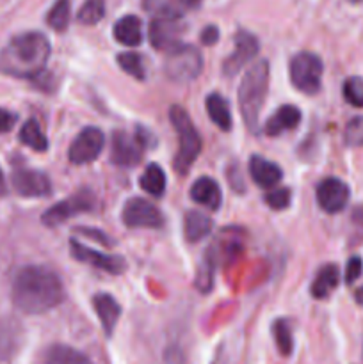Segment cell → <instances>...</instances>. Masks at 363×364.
Returning <instances> with one entry per match:
<instances>
[{
	"label": "cell",
	"instance_id": "cell-1",
	"mask_svg": "<svg viewBox=\"0 0 363 364\" xmlns=\"http://www.w3.org/2000/svg\"><path fill=\"white\" fill-rule=\"evenodd\" d=\"M11 297L14 308L25 315H43L63 304L66 291L60 277L52 269L28 265L14 276Z\"/></svg>",
	"mask_w": 363,
	"mask_h": 364
},
{
	"label": "cell",
	"instance_id": "cell-2",
	"mask_svg": "<svg viewBox=\"0 0 363 364\" xmlns=\"http://www.w3.org/2000/svg\"><path fill=\"white\" fill-rule=\"evenodd\" d=\"M52 53L48 38L41 32H23L0 50V73L16 78H34L43 73Z\"/></svg>",
	"mask_w": 363,
	"mask_h": 364
},
{
	"label": "cell",
	"instance_id": "cell-3",
	"mask_svg": "<svg viewBox=\"0 0 363 364\" xmlns=\"http://www.w3.org/2000/svg\"><path fill=\"white\" fill-rule=\"evenodd\" d=\"M270 70L265 59H260L249 68L242 77L238 85V109L249 132L256 134L260 124V112H262L265 95L269 91Z\"/></svg>",
	"mask_w": 363,
	"mask_h": 364
},
{
	"label": "cell",
	"instance_id": "cell-4",
	"mask_svg": "<svg viewBox=\"0 0 363 364\" xmlns=\"http://www.w3.org/2000/svg\"><path fill=\"white\" fill-rule=\"evenodd\" d=\"M169 119L178 135V149L173 166L178 174H185L191 169L194 160L199 156V151H201V137H199V132L196 130L187 110L182 109L180 105L171 107Z\"/></svg>",
	"mask_w": 363,
	"mask_h": 364
},
{
	"label": "cell",
	"instance_id": "cell-5",
	"mask_svg": "<svg viewBox=\"0 0 363 364\" xmlns=\"http://www.w3.org/2000/svg\"><path fill=\"white\" fill-rule=\"evenodd\" d=\"M324 64L319 55L312 52L295 53L288 64L290 82L298 91L305 95H317L322 85Z\"/></svg>",
	"mask_w": 363,
	"mask_h": 364
},
{
	"label": "cell",
	"instance_id": "cell-6",
	"mask_svg": "<svg viewBox=\"0 0 363 364\" xmlns=\"http://www.w3.org/2000/svg\"><path fill=\"white\" fill-rule=\"evenodd\" d=\"M203 70V57L196 46L192 45H178L167 52L164 60V73L167 78L180 84H187L199 77Z\"/></svg>",
	"mask_w": 363,
	"mask_h": 364
},
{
	"label": "cell",
	"instance_id": "cell-7",
	"mask_svg": "<svg viewBox=\"0 0 363 364\" xmlns=\"http://www.w3.org/2000/svg\"><path fill=\"white\" fill-rule=\"evenodd\" d=\"M96 208V196L88 188L75 192L70 198L63 199V201L56 203L50 206L45 213H43L41 220L46 228L60 226L66 220L73 219V217L82 215V213H89Z\"/></svg>",
	"mask_w": 363,
	"mask_h": 364
},
{
	"label": "cell",
	"instance_id": "cell-8",
	"mask_svg": "<svg viewBox=\"0 0 363 364\" xmlns=\"http://www.w3.org/2000/svg\"><path fill=\"white\" fill-rule=\"evenodd\" d=\"M125 226L160 230L164 226V215L153 203L144 198H130L123 206L121 213Z\"/></svg>",
	"mask_w": 363,
	"mask_h": 364
},
{
	"label": "cell",
	"instance_id": "cell-9",
	"mask_svg": "<svg viewBox=\"0 0 363 364\" xmlns=\"http://www.w3.org/2000/svg\"><path fill=\"white\" fill-rule=\"evenodd\" d=\"M103 146H105L103 132L96 127H88L73 139L70 149H68V159L75 166L91 164L103 151Z\"/></svg>",
	"mask_w": 363,
	"mask_h": 364
},
{
	"label": "cell",
	"instance_id": "cell-10",
	"mask_svg": "<svg viewBox=\"0 0 363 364\" xmlns=\"http://www.w3.org/2000/svg\"><path fill=\"white\" fill-rule=\"evenodd\" d=\"M11 185L21 198H46L52 194V181L45 173L28 167H18L11 174Z\"/></svg>",
	"mask_w": 363,
	"mask_h": 364
},
{
	"label": "cell",
	"instance_id": "cell-11",
	"mask_svg": "<svg viewBox=\"0 0 363 364\" xmlns=\"http://www.w3.org/2000/svg\"><path fill=\"white\" fill-rule=\"evenodd\" d=\"M70 249L75 259L85 263V265L95 267V269L103 270V272L107 274H112V276H120V274H123L125 269H127V263H125V259L121 258V256L103 255V252L88 247L85 244L78 242L77 238H73V240L70 242Z\"/></svg>",
	"mask_w": 363,
	"mask_h": 364
},
{
	"label": "cell",
	"instance_id": "cell-12",
	"mask_svg": "<svg viewBox=\"0 0 363 364\" xmlns=\"http://www.w3.org/2000/svg\"><path fill=\"white\" fill-rule=\"evenodd\" d=\"M233 52L228 55V59L223 63V73L226 77H235L246 64L251 63L258 55V39L248 31H238L233 38Z\"/></svg>",
	"mask_w": 363,
	"mask_h": 364
},
{
	"label": "cell",
	"instance_id": "cell-13",
	"mask_svg": "<svg viewBox=\"0 0 363 364\" xmlns=\"http://www.w3.org/2000/svg\"><path fill=\"white\" fill-rule=\"evenodd\" d=\"M315 196L320 208L330 213V215H335V213H340L347 206L351 191H349L345 181H342L340 178L331 176L319 181Z\"/></svg>",
	"mask_w": 363,
	"mask_h": 364
},
{
	"label": "cell",
	"instance_id": "cell-14",
	"mask_svg": "<svg viewBox=\"0 0 363 364\" xmlns=\"http://www.w3.org/2000/svg\"><path fill=\"white\" fill-rule=\"evenodd\" d=\"M142 148L135 135L127 132H114L112 148H110V162L120 167H135L142 159Z\"/></svg>",
	"mask_w": 363,
	"mask_h": 364
},
{
	"label": "cell",
	"instance_id": "cell-15",
	"mask_svg": "<svg viewBox=\"0 0 363 364\" xmlns=\"http://www.w3.org/2000/svg\"><path fill=\"white\" fill-rule=\"evenodd\" d=\"M182 27L178 23V18L171 16H157L149 23V43L153 48L157 50H173L174 46L180 45L178 38H180Z\"/></svg>",
	"mask_w": 363,
	"mask_h": 364
},
{
	"label": "cell",
	"instance_id": "cell-16",
	"mask_svg": "<svg viewBox=\"0 0 363 364\" xmlns=\"http://www.w3.org/2000/svg\"><path fill=\"white\" fill-rule=\"evenodd\" d=\"M191 199L198 205L205 206V208L217 212L223 203V192H221L219 183L209 176H201L192 183L191 187Z\"/></svg>",
	"mask_w": 363,
	"mask_h": 364
},
{
	"label": "cell",
	"instance_id": "cell-17",
	"mask_svg": "<svg viewBox=\"0 0 363 364\" xmlns=\"http://www.w3.org/2000/svg\"><path fill=\"white\" fill-rule=\"evenodd\" d=\"M93 306H95V313L100 318V323H102L103 333H105L107 338H110L121 316V306L117 304V301L110 294H96L93 297Z\"/></svg>",
	"mask_w": 363,
	"mask_h": 364
},
{
	"label": "cell",
	"instance_id": "cell-18",
	"mask_svg": "<svg viewBox=\"0 0 363 364\" xmlns=\"http://www.w3.org/2000/svg\"><path fill=\"white\" fill-rule=\"evenodd\" d=\"M301 123V110L295 105H281L280 109H276V112L267 119L263 132H265L269 137H278V135L285 134V132H290L294 128L299 127Z\"/></svg>",
	"mask_w": 363,
	"mask_h": 364
},
{
	"label": "cell",
	"instance_id": "cell-19",
	"mask_svg": "<svg viewBox=\"0 0 363 364\" xmlns=\"http://www.w3.org/2000/svg\"><path fill=\"white\" fill-rule=\"evenodd\" d=\"M249 174H251L253 181L262 188L274 187L283 178V171L278 164L270 162L260 155H253L249 159Z\"/></svg>",
	"mask_w": 363,
	"mask_h": 364
},
{
	"label": "cell",
	"instance_id": "cell-20",
	"mask_svg": "<svg viewBox=\"0 0 363 364\" xmlns=\"http://www.w3.org/2000/svg\"><path fill=\"white\" fill-rule=\"evenodd\" d=\"M114 38L125 46H139L142 43V21L135 14H127L114 23Z\"/></svg>",
	"mask_w": 363,
	"mask_h": 364
},
{
	"label": "cell",
	"instance_id": "cell-21",
	"mask_svg": "<svg viewBox=\"0 0 363 364\" xmlns=\"http://www.w3.org/2000/svg\"><path fill=\"white\" fill-rule=\"evenodd\" d=\"M212 226V219L203 212H198V210H187L184 217V235L191 244L201 242L203 238L209 237Z\"/></svg>",
	"mask_w": 363,
	"mask_h": 364
},
{
	"label": "cell",
	"instance_id": "cell-22",
	"mask_svg": "<svg viewBox=\"0 0 363 364\" xmlns=\"http://www.w3.org/2000/svg\"><path fill=\"white\" fill-rule=\"evenodd\" d=\"M43 363L45 364H93L91 359L85 354H82L77 348L70 347V345L56 343L50 345L43 355Z\"/></svg>",
	"mask_w": 363,
	"mask_h": 364
},
{
	"label": "cell",
	"instance_id": "cell-23",
	"mask_svg": "<svg viewBox=\"0 0 363 364\" xmlns=\"http://www.w3.org/2000/svg\"><path fill=\"white\" fill-rule=\"evenodd\" d=\"M338 281H340V272H338V267L333 263H327V265L320 267V270L317 272L315 279L312 283V295L319 301L327 299L331 295V291L338 287Z\"/></svg>",
	"mask_w": 363,
	"mask_h": 364
},
{
	"label": "cell",
	"instance_id": "cell-24",
	"mask_svg": "<svg viewBox=\"0 0 363 364\" xmlns=\"http://www.w3.org/2000/svg\"><path fill=\"white\" fill-rule=\"evenodd\" d=\"M206 114H209L210 119L221 128V130L228 132L231 128V110L230 103L224 96H221L219 92H212V95L206 96L205 100Z\"/></svg>",
	"mask_w": 363,
	"mask_h": 364
},
{
	"label": "cell",
	"instance_id": "cell-25",
	"mask_svg": "<svg viewBox=\"0 0 363 364\" xmlns=\"http://www.w3.org/2000/svg\"><path fill=\"white\" fill-rule=\"evenodd\" d=\"M139 185H141L146 194L153 196V198H162L167 185L166 173H164L159 164H149L144 173L141 174V178H139Z\"/></svg>",
	"mask_w": 363,
	"mask_h": 364
},
{
	"label": "cell",
	"instance_id": "cell-26",
	"mask_svg": "<svg viewBox=\"0 0 363 364\" xmlns=\"http://www.w3.org/2000/svg\"><path fill=\"white\" fill-rule=\"evenodd\" d=\"M21 144H25L27 148L34 149V151H46L48 149V139H46L45 132H43L41 124L38 119H28L25 121L23 127L20 128V134H18Z\"/></svg>",
	"mask_w": 363,
	"mask_h": 364
},
{
	"label": "cell",
	"instance_id": "cell-27",
	"mask_svg": "<svg viewBox=\"0 0 363 364\" xmlns=\"http://www.w3.org/2000/svg\"><path fill=\"white\" fill-rule=\"evenodd\" d=\"M214 272H216V255H214L212 249H209L203 258V262L199 263L198 272L194 277V287L198 288L201 294H209L214 287Z\"/></svg>",
	"mask_w": 363,
	"mask_h": 364
},
{
	"label": "cell",
	"instance_id": "cell-28",
	"mask_svg": "<svg viewBox=\"0 0 363 364\" xmlns=\"http://www.w3.org/2000/svg\"><path fill=\"white\" fill-rule=\"evenodd\" d=\"M70 14H71V4L70 0H56L52 9L46 14V23L50 28L57 32H64L70 25Z\"/></svg>",
	"mask_w": 363,
	"mask_h": 364
},
{
	"label": "cell",
	"instance_id": "cell-29",
	"mask_svg": "<svg viewBox=\"0 0 363 364\" xmlns=\"http://www.w3.org/2000/svg\"><path fill=\"white\" fill-rule=\"evenodd\" d=\"M116 60L125 73H128L130 77H134V78H139V80H144V77H146L144 60H142V57L139 55V53L121 52V53H117Z\"/></svg>",
	"mask_w": 363,
	"mask_h": 364
},
{
	"label": "cell",
	"instance_id": "cell-30",
	"mask_svg": "<svg viewBox=\"0 0 363 364\" xmlns=\"http://www.w3.org/2000/svg\"><path fill=\"white\" fill-rule=\"evenodd\" d=\"M273 336L274 341H276L278 352L285 358L292 354L294 350V340H292V331L288 327L287 320H276L273 326Z\"/></svg>",
	"mask_w": 363,
	"mask_h": 364
},
{
	"label": "cell",
	"instance_id": "cell-31",
	"mask_svg": "<svg viewBox=\"0 0 363 364\" xmlns=\"http://www.w3.org/2000/svg\"><path fill=\"white\" fill-rule=\"evenodd\" d=\"M105 16V0H85L78 9L77 20L82 25H96Z\"/></svg>",
	"mask_w": 363,
	"mask_h": 364
},
{
	"label": "cell",
	"instance_id": "cell-32",
	"mask_svg": "<svg viewBox=\"0 0 363 364\" xmlns=\"http://www.w3.org/2000/svg\"><path fill=\"white\" fill-rule=\"evenodd\" d=\"M344 98L349 105L356 109H363V77H349L344 82Z\"/></svg>",
	"mask_w": 363,
	"mask_h": 364
},
{
	"label": "cell",
	"instance_id": "cell-33",
	"mask_svg": "<svg viewBox=\"0 0 363 364\" xmlns=\"http://www.w3.org/2000/svg\"><path fill=\"white\" fill-rule=\"evenodd\" d=\"M345 144L351 148H362L363 146V116H356L345 124L344 130Z\"/></svg>",
	"mask_w": 363,
	"mask_h": 364
},
{
	"label": "cell",
	"instance_id": "cell-34",
	"mask_svg": "<svg viewBox=\"0 0 363 364\" xmlns=\"http://www.w3.org/2000/svg\"><path fill=\"white\" fill-rule=\"evenodd\" d=\"M290 199H292V192L290 188L287 187L276 188V191L265 194V203L273 210H285L288 205H290Z\"/></svg>",
	"mask_w": 363,
	"mask_h": 364
},
{
	"label": "cell",
	"instance_id": "cell-35",
	"mask_svg": "<svg viewBox=\"0 0 363 364\" xmlns=\"http://www.w3.org/2000/svg\"><path fill=\"white\" fill-rule=\"evenodd\" d=\"M363 274V259L359 256H352L349 258L347 265H345V283L352 284L356 279H359Z\"/></svg>",
	"mask_w": 363,
	"mask_h": 364
},
{
	"label": "cell",
	"instance_id": "cell-36",
	"mask_svg": "<svg viewBox=\"0 0 363 364\" xmlns=\"http://www.w3.org/2000/svg\"><path fill=\"white\" fill-rule=\"evenodd\" d=\"M16 121H18L16 114L11 112V110L7 109H0V134H7V132L13 130Z\"/></svg>",
	"mask_w": 363,
	"mask_h": 364
},
{
	"label": "cell",
	"instance_id": "cell-37",
	"mask_svg": "<svg viewBox=\"0 0 363 364\" xmlns=\"http://www.w3.org/2000/svg\"><path fill=\"white\" fill-rule=\"evenodd\" d=\"M135 139L139 141V144L142 146V148H152V146H155V137H153L152 132L146 130L144 127H137L135 128Z\"/></svg>",
	"mask_w": 363,
	"mask_h": 364
},
{
	"label": "cell",
	"instance_id": "cell-38",
	"mask_svg": "<svg viewBox=\"0 0 363 364\" xmlns=\"http://www.w3.org/2000/svg\"><path fill=\"white\" fill-rule=\"evenodd\" d=\"M201 43L203 45H216L217 39H219V28L216 25H206L201 31Z\"/></svg>",
	"mask_w": 363,
	"mask_h": 364
},
{
	"label": "cell",
	"instance_id": "cell-39",
	"mask_svg": "<svg viewBox=\"0 0 363 364\" xmlns=\"http://www.w3.org/2000/svg\"><path fill=\"white\" fill-rule=\"evenodd\" d=\"M354 301L358 302V304L362 306V308H363V287L359 288V290H356V294H354Z\"/></svg>",
	"mask_w": 363,
	"mask_h": 364
},
{
	"label": "cell",
	"instance_id": "cell-40",
	"mask_svg": "<svg viewBox=\"0 0 363 364\" xmlns=\"http://www.w3.org/2000/svg\"><path fill=\"white\" fill-rule=\"evenodd\" d=\"M6 178H4V173H2V169H0V196L2 194H6Z\"/></svg>",
	"mask_w": 363,
	"mask_h": 364
},
{
	"label": "cell",
	"instance_id": "cell-41",
	"mask_svg": "<svg viewBox=\"0 0 363 364\" xmlns=\"http://www.w3.org/2000/svg\"><path fill=\"white\" fill-rule=\"evenodd\" d=\"M182 4H184L185 7H194V6H198L199 2H201V0H180Z\"/></svg>",
	"mask_w": 363,
	"mask_h": 364
},
{
	"label": "cell",
	"instance_id": "cell-42",
	"mask_svg": "<svg viewBox=\"0 0 363 364\" xmlns=\"http://www.w3.org/2000/svg\"><path fill=\"white\" fill-rule=\"evenodd\" d=\"M349 2H351V4H359V2H363V0H349Z\"/></svg>",
	"mask_w": 363,
	"mask_h": 364
}]
</instances>
